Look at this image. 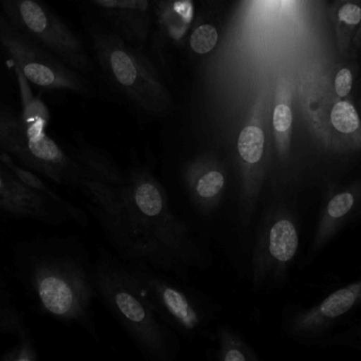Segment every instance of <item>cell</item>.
Returning <instances> with one entry per match:
<instances>
[{
  "mask_svg": "<svg viewBox=\"0 0 361 361\" xmlns=\"http://www.w3.org/2000/svg\"><path fill=\"white\" fill-rule=\"evenodd\" d=\"M360 304L361 279L338 288L309 309L295 312L286 319L284 331L296 341L320 338Z\"/></svg>",
  "mask_w": 361,
  "mask_h": 361,
  "instance_id": "cell-10",
  "label": "cell"
},
{
  "mask_svg": "<svg viewBox=\"0 0 361 361\" xmlns=\"http://www.w3.org/2000/svg\"><path fill=\"white\" fill-rule=\"evenodd\" d=\"M361 218V177L324 195L307 260L319 256L345 229Z\"/></svg>",
  "mask_w": 361,
  "mask_h": 361,
  "instance_id": "cell-11",
  "label": "cell"
},
{
  "mask_svg": "<svg viewBox=\"0 0 361 361\" xmlns=\"http://www.w3.org/2000/svg\"><path fill=\"white\" fill-rule=\"evenodd\" d=\"M15 276L44 317L84 329L99 341L92 261L76 237H36L12 246Z\"/></svg>",
  "mask_w": 361,
  "mask_h": 361,
  "instance_id": "cell-2",
  "label": "cell"
},
{
  "mask_svg": "<svg viewBox=\"0 0 361 361\" xmlns=\"http://www.w3.org/2000/svg\"><path fill=\"white\" fill-rule=\"evenodd\" d=\"M218 37V31L214 25H201L191 34V48L199 54H205L216 47Z\"/></svg>",
  "mask_w": 361,
  "mask_h": 361,
  "instance_id": "cell-18",
  "label": "cell"
},
{
  "mask_svg": "<svg viewBox=\"0 0 361 361\" xmlns=\"http://www.w3.org/2000/svg\"><path fill=\"white\" fill-rule=\"evenodd\" d=\"M25 324V318L13 303L8 285L0 273V334L13 336Z\"/></svg>",
  "mask_w": 361,
  "mask_h": 361,
  "instance_id": "cell-15",
  "label": "cell"
},
{
  "mask_svg": "<svg viewBox=\"0 0 361 361\" xmlns=\"http://www.w3.org/2000/svg\"><path fill=\"white\" fill-rule=\"evenodd\" d=\"M39 360L35 341H17L16 345L0 356V361H37Z\"/></svg>",
  "mask_w": 361,
  "mask_h": 361,
  "instance_id": "cell-19",
  "label": "cell"
},
{
  "mask_svg": "<svg viewBox=\"0 0 361 361\" xmlns=\"http://www.w3.org/2000/svg\"><path fill=\"white\" fill-rule=\"evenodd\" d=\"M111 66L121 84L130 86L137 80V68L130 57L123 51L116 50L112 53Z\"/></svg>",
  "mask_w": 361,
  "mask_h": 361,
  "instance_id": "cell-17",
  "label": "cell"
},
{
  "mask_svg": "<svg viewBox=\"0 0 361 361\" xmlns=\"http://www.w3.org/2000/svg\"><path fill=\"white\" fill-rule=\"evenodd\" d=\"M331 123L338 133L353 135L360 129V121L355 107L349 102H338L331 112Z\"/></svg>",
  "mask_w": 361,
  "mask_h": 361,
  "instance_id": "cell-16",
  "label": "cell"
},
{
  "mask_svg": "<svg viewBox=\"0 0 361 361\" xmlns=\"http://www.w3.org/2000/svg\"><path fill=\"white\" fill-rule=\"evenodd\" d=\"M129 267L148 304L179 336L195 338L209 328L218 307L206 295L171 279L169 273L142 265Z\"/></svg>",
  "mask_w": 361,
  "mask_h": 361,
  "instance_id": "cell-5",
  "label": "cell"
},
{
  "mask_svg": "<svg viewBox=\"0 0 361 361\" xmlns=\"http://www.w3.org/2000/svg\"><path fill=\"white\" fill-rule=\"evenodd\" d=\"M214 360L219 361H256L258 354L245 339L231 326L219 324L214 332Z\"/></svg>",
  "mask_w": 361,
  "mask_h": 361,
  "instance_id": "cell-14",
  "label": "cell"
},
{
  "mask_svg": "<svg viewBox=\"0 0 361 361\" xmlns=\"http://www.w3.org/2000/svg\"><path fill=\"white\" fill-rule=\"evenodd\" d=\"M72 154L84 171L78 190L123 261L182 279L212 264L203 237L173 212L164 186L147 165L133 162L123 169L84 146Z\"/></svg>",
  "mask_w": 361,
  "mask_h": 361,
  "instance_id": "cell-1",
  "label": "cell"
},
{
  "mask_svg": "<svg viewBox=\"0 0 361 361\" xmlns=\"http://www.w3.org/2000/svg\"><path fill=\"white\" fill-rule=\"evenodd\" d=\"M95 297L116 318L147 360L173 361L179 334L167 326L141 294L129 264L101 249L92 264Z\"/></svg>",
  "mask_w": 361,
  "mask_h": 361,
  "instance_id": "cell-3",
  "label": "cell"
},
{
  "mask_svg": "<svg viewBox=\"0 0 361 361\" xmlns=\"http://www.w3.org/2000/svg\"><path fill=\"white\" fill-rule=\"evenodd\" d=\"M0 212L14 220H31L49 226L75 223L88 225L86 212L70 209L25 186L0 162Z\"/></svg>",
  "mask_w": 361,
  "mask_h": 361,
  "instance_id": "cell-7",
  "label": "cell"
},
{
  "mask_svg": "<svg viewBox=\"0 0 361 361\" xmlns=\"http://www.w3.org/2000/svg\"><path fill=\"white\" fill-rule=\"evenodd\" d=\"M180 178L189 203L201 218L212 220L227 203H233L235 211V174L223 153H201L180 163Z\"/></svg>",
  "mask_w": 361,
  "mask_h": 361,
  "instance_id": "cell-6",
  "label": "cell"
},
{
  "mask_svg": "<svg viewBox=\"0 0 361 361\" xmlns=\"http://www.w3.org/2000/svg\"><path fill=\"white\" fill-rule=\"evenodd\" d=\"M0 148L2 153L12 156L19 165L34 171L33 158L30 153V139L27 127L12 110L0 106Z\"/></svg>",
  "mask_w": 361,
  "mask_h": 361,
  "instance_id": "cell-12",
  "label": "cell"
},
{
  "mask_svg": "<svg viewBox=\"0 0 361 361\" xmlns=\"http://www.w3.org/2000/svg\"><path fill=\"white\" fill-rule=\"evenodd\" d=\"M299 197L294 191H271L263 199L248 256L255 292L278 290L288 281L300 246Z\"/></svg>",
  "mask_w": 361,
  "mask_h": 361,
  "instance_id": "cell-4",
  "label": "cell"
},
{
  "mask_svg": "<svg viewBox=\"0 0 361 361\" xmlns=\"http://www.w3.org/2000/svg\"><path fill=\"white\" fill-rule=\"evenodd\" d=\"M15 72L20 90L21 120L27 127L30 143L33 144L34 142L48 137L47 129L50 123V112L40 97L33 95L29 86V81L25 78L23 72L17 67H15Z\"/></svg>",
  "mask_w": 361,
  "mask_h": 361,
  "instance_id": "cell-13",
  "label": "cell"
},
{
  "mask_svg": "<svg viewBox=\"0 0 361 361\" xmlns=\"http://www.w3.org/2000/svg\"><path fill=\"white\" fill-rule=\"evenodd\" d=\"M0 153H2L1 148H0Z\"/></svg>",
  "mask_w": 361,
  "mask_h": 361,
  "instance_id": "cell-23",
  "label": "cell"
},
{
  "mask_svg": "<svg viewBox=\"0 0 361 361\" xmlns=\"http://www.w3.org/2000/svg\"><path fill=\"white\" fill-rule=\"evenodd\" d=\"M102 1H111V0H102Z\"/></svg>",
  "mask_w": 361,
  "mask_h": 361,
  "instance_id": "cell-22",
  "label": "cell"
},
{
  "mask_svg": "<svg viewBox=\"0 0 361 361\" xmlns=\"http://www.w3.org/2000/svg\"><path fill=\"white\" fill-rule=\"evenodd\" d=\"M4 16L21 33L67 59L78 57V44L67 28L39 0H0Z\"/></svg>",
  "mask_w": 361,
  "mask_h": 361,
  "instance_id": "cell-9",
  "label": "cell"
},
{
  "mask_svg": "<svg viewBox=\"0 0 361 361\" xmlns=\"http://www.w3.org/2000/svg\"><path fill=\"white\" fill-rule=\"evenodd\" d=\"M339 18L348 25H357L361 20V8L353 4H347L339 10Z\"/></svg>",
  "mask_w": 361,
  "mask_h": 361,
  "instance_id": "cell-21",
  "label": "cell"
},
{
  "mask_svg": "<svg viewBox=\"0 0 361 361\" xmlns=\"http://www.w3.org/2000/svg\"><path fill=\"white\" fill-rule=\"evenodd\" d=\"M352 82H353V76H352L351 71L349 69H341L335 78V88H336L337 95L341 97L349 95L352 88Z\"/></svg>",
  "mask_w": 361,
  "mask_h": 361,
  "instance_id": "cell-20",
  "label": "cell"
},
{
  "mask_svg": "<svg viewBox=\"0 0 361 361\" xmlns=\"http://www.w3.org/2000/svg\"><path fill=\"white\" fill-rule=\"evenodd\" d=\"M0 46L10 55L15 67L27 81L44 89L73 88L74 81L40 45L15 29L0 14Z\"/></svg>",
  "mask_w": 361,
  "mask_h": 361,
  "instance_id": "cell-8",
  "label": "cell"
}]
</instances>
